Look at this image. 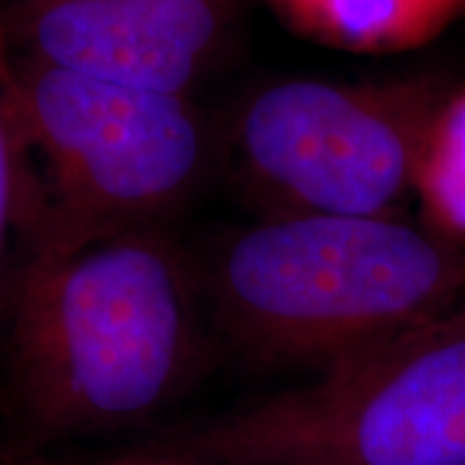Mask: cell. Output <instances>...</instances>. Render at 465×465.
<instances>
[{
    "label": "cell",
    "mask_w": 465,
    "mask_h": 465,
    "mask_svg": "<svg viewBox=\"0 0 465 465\" xmlns=\"http://www.w3.org/2000/svg\"><path fill=\"white\" fill-rule=\"evenodd\" d=\"M300 39L354 54H396L465 18V0H266Z\"/></svg>",
    "instance_id": "cell-7"
},
{
    "label": "cell",
    "mask_w": 465,
    "mask_h": 465,
    "mask_svg": "<svg viewBox=\"0 0 465 465\" xmlns=\"http://www.w3.org/2000/svg\"><path fill=\"white\" fill-rule=\"evenodd\" d=\"M5 14H14V11H26V8H34V5H42L47 0H0Z\"/></svg>",
    "instance_id": "cell-13"
},
{
    "label": "cell",
    "mask_w": 465,
    "mask_h": 465,
    "mask_svg": "<svg viewBox=\"0 0 465 465\" xmlns=\"http://www.w3.org/2000/svg\"><path fill=\"white\" fill-rule=\"evenodd\" d=\"M166 445L204 465H465V305Z\"/></svg>",
    "instance_id": "cell-4"
},
{
    "label": "cell",
    "mask_w": 465,
    "mask_h": 465,
    "mask_svg": "<svg viewBox=\"0 0 465 465\" xmlns=\"http://www.w3.org/2000/svg\"><path fill=\"white\" fill-rule=\"evenodd\" d=\"M210 290L241 347L326 370L465 305V251L401 215H266L217 253Z\"/></svg>",
    "instance_id": "cell-2"
},
{
    "label": "cell",
    "mask_w": 465,
    "mask_h": 465,
    "mask_svg": "<svg viewBox=\"0 0 465 465\" xmlns=\"http://www.w3.org/2000/svg\"><path fill=\"white\" fill-rule=\"evenodd\" d=\"M0 463L3 465H54L52 460H47L45 455H39V452H29V450H18V448L5 450V452L0 455Z\"/></svg>",
    "instance_id": "cell-11"
},
{
    "label": "cell",
    "mask_w": 465,
    "mask_h": 465,
    "mask_svg": "<svg viewBox=\"0 0 465 465\" xmlns=\"http://www.w3.org/2000/svg\"><path fill=\"white\" fill-rule=\"evenodd\" d=\"M419 223L465 251V84H455L434 114L414 171Z\"/></svg>",
    "instance_id": "cell-8"
},
{
    "label": "cell",
    "mask_w": 465,
    "mask_h": 465,
    "mask_svg": "<svg viewBox=\"0 0 465 465\" xmlns=\"http://www.w3.org/2000/svg\"><path fill=\"white\" fill-rule=\"evenodd\" d=\"M21 194L29 253H70L155 228L197 186L207 127L189 96L16 57Z\"/></svg>",
    "instance_id": "cell-3"
},
{
    "label": "cell",
    "mask_w": 465,
    "mask_h": 465,
    "mask_svg": "<svg viewBox=\"0 0 465 465\" xmlns=\"http://www.w3.org/2000/svg\"><path fill=\"white\" fill-rule=\"evenodd\" d=\"M158 455H161V465H204L200 463L197 458L186 455V452H179V450L168 448V445H158Z\"/></svg>",
    "instance_id": "cell-12"
},
{
    "label": "cell",
    "mask_w": 465,
    "mask_h": 465,
    "mask_svg": "<svg viewBox=\"0 0 465 465\" xmlns=\"http://www.w3.org/2000/svg\"><path fill=\"white\" fill-rule=\"evenodd\" d=\"M235 16L238 0H47L5 24L24 57L189 96L223 57Z\"/></svg>",
    "instance_id": "cell-6"
},
{
    "label": "cell",
    "mask_w": 465,
    "mask_h": 465,
    "mask_svg": "<svg viewBox=\"0 0 465 465\" xmlns=\"http://www.w3.org/2000/svg\"><path fill=\"white\" fill-rule=\"evenodd\" d=\"M452 85L440 73L264 85L235 116L238 173L266 215H401Z\"/></svg>",
    "instance_id": "cell-5"
},
{
    "label": "cell",
    "mask_w": 465,
    "mask_h": 465,
    "mask_svg": "<svg viewBox=\"0 0 465 465\" xmlns=\"http://www.w3.org/2000/svg\"><path fill=\"white\" fill-rule=\"evenodd\" d=\"M200 347L192 272L158 228L70 253H26L8 298V378L32 450L140 424Z\"/></svg>",
    "instance_id": "cell-1"
},
{
    "label": "cell",
    "mask_w": 465,
    "mask_h": 465,
    "mask_svg": "<svg viewBox=\"0 0 465 465\" xmlns=\"http://www.w3.org/2000/svg\"><path fill=\"white\" fill-rule=\"evenodd\" d=\"M21 194V137H18L16 57L0 3V269L5 241L18 223Z\"/></svg>",
    "instance_id": "cell-9"
},
{
    "label": "cell",
    "mask_w": 465,
    "mask_h": 465,
    "mask_svg": "<svg viewBox=\"0 0 465 465\" xmlns=\"http://www.w3.org/2000/svg\"><path fill=\"white\" fill-rule=\"evenodd\" d=\"M99 465H161V455L155 448L133 450V452H122V455L109 458Z\"/></svg>",
    "instance_id": "cell-10"
}]
</instances>
